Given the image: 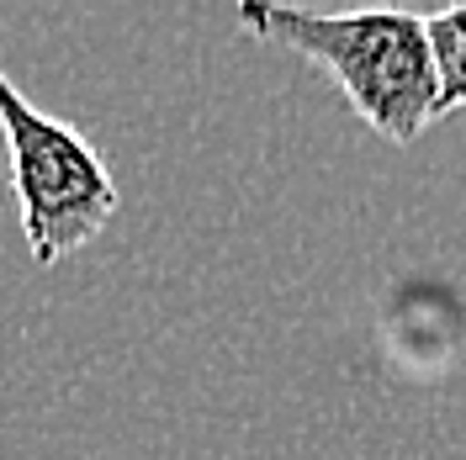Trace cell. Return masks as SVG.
<instances>
[{
    "instance_id": "7a4b0ae2",
    "label": "cell",
    "mask_w": 466,
    "mask_h": 460,
    "mask_svg": "<svg viewBox=\"0 0 466 460\" xmlns=\"http://www.w3.org/2000/svg\"><path fill=\"white\" fill-rule=\"evenodd\" d=\"M0 138L11 154V196L27 233V249L54 270L86 249L116 212V180L101 148L64 116L37 112L0 69Z\"/></svg>"
},
{
    "instance_id": "3957f363",
    "label": "cell",
    "mask_w": 466,
    "mask_h": 460,
    "mask_svg": "<svg viewBox=\"0 0 466 460\" xmlns=\"http://www.w3.org/2000/svg\"><path fill=\"white\" fill-rule=\"evenodd\" d=\"M430 58H435V122L466 106V5H445L424 16Z\"/></svg>"
},
{
    "instance_id": "6da1fadb",
    "label": "cell",
    "mask_w": 466,
    "mask_h": 460,
    "mask_svg": "<svg viewBox=\"0 0 466 460\" xmlns=\"http://www.w3.org/2000/svg\"><path fill=\"white\" fill-rule=\"evenodd\" d=\"M238 22L260 43L291 48L339 85L360 122L387 144H413L435 122V58L413 11H297L276 0H244Z\"/></svg>"
}]
</instances>
